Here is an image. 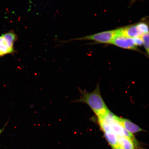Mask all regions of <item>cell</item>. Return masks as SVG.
Listing matches in <instances>:
<instances>
[{
	"instance_id": "1",
	"label": "cell",
	"mask_w": 149,
	"mask_h": 149,
	"mask_svg": "<svg viewBox=\"0 0 149 149\" xmlns=\"http://www.w3.org/2000/svg\"><path fill=\"white\" fill-rule=\"evenodd\" d=\"M79 90L81 96L73 102L86 104L97 117L103 116L110 111L102 96L99 83L92 92H87L80 88Z\"/></svg>"
},
{
	"instance_id": "3",
	"label": "cell",
	"mask_w": 149,
	"mask_h": 149,
	"mask_svg": "<svg viewBox=\"0 0 149 149\" xmlns=\"http://www.w3.org/2000/svg\"><path fill=\"white\" fill-rule=\"evenodd\" d=\"M111 44L124 49L141 52L135 45L133 38L123 36H117L113 39Z\"/></svg>"
},
{
	"instance_id": "7",
	"label": "cell",
	"mask_w": 149,
	"mask_h": 149,
	"mask_svg": "<svg viewBox=\"0 0 149 149\" xmlns=\"http://www.w3.org/2000/svg\"><path fill=\"white\" fill-rule=\"evenodd\" d=\"M14 52V49L9 47L3 35L0 36V56Z\"/></svg>"
},
{
	"instance_id": "4",
	"label": "cell",
	"mask_w": 149,
	"mask_h": 149,
	"mask_svg": "<svg viewBox=\"0 0 149 149\" xmlns=\"http://www.w3.org/2000/svg\"><path fill=\"white\" fill-rule=\"evenodd\" d=\"M117 119L121 125L130 133H137L143 131L139 127L127 119L121 118L117 116Z\"/></svg>"
},
{
	"instance_id": "2",
	"label": "cell",
	"mask_w": 149,
	"mask_h": 149,
	"mask_svg": "<svg viewBox=\"0 0 149 149\" xmlns=\"http://www.w3.org/2000/svg\"><path fill=\"white\" fill-rule=\"evenodd\" d=\"M122 28L103 31L81 38H74L67 42L72 40H91L99 44H111L115 37L121 36Z\"/></svg>"
},
{
	"instance_id": "11",
	"label": "cell",
	"mask_w": 149,
	"mask_h": 149,
	"mask_svg": "<svg viewBox=\"0 0 149 149\" xmlns=\"http://www.w3.org/2000/svg\"><path fill=\"white\" fill-rule=\"evenodd\" d=\"M141 37L143 41V45L149 57V33L143 35Z\"/></svg>"
},
{
	"instance_id": "9",
	"label": "cell",
	"mask_w": 149,
	"mask_h": 149,
	"mask_svg": "<svg viewBox=\"0 0 149 149\" xmlns=\"http://www.w3.org/2000/svg\"><path fill=\"white\" fill-rule=\"evenodd\" d=\"M105 136L108 142L112 148L118 146L117 142V135L112 131L105 133Z\"/></svg>"
},
{
	"instance_id": "6",
	"label": "cell",
	"mask_w": 149,
	"mask_h": 149,
	"mask_svg": "<svg viewBox=\"0 0 149 149\" xmlns=\"http://www.w3.org/2000/svg\"><path fill=\"white\" fill-rule=\"evenodd\" d=\"M118 144L123 149H135L133 141L129 138L124 136H117Z\"/></svg>"
},
{
	"instance_id": "12",
	"label": "cell",
	"mask_w": 149,
	"mask_h": 149,
	"mask_svg": "<svg viewBox=\"0 0 149 149\" xmlns=\"http://www.w3.org/2000/svg\"><path fill=\"white\" fill-rule=\"evenodd\" d=\"M133 39L135 45L137 47L143 45V41L141 37H135Z\"/></svg>"
},
{
	"instance_id": "10",
	"label": "cell",
	"mask_w": 149,
	"mask_h": 149,
	"mask_svg": "<svg viewBox=\"0 0 149 149\" xmlns=\"http://www.w3.org/2000/svg\"><path fill=\"white\" fill-rule=\"evenodd\" d=\"M136 25L142 35L149 33V24L148 22L141 21L136 24Z\"/></svg>"
},
{
	"instance_id": "5",
	"label": "cell",
	"mask_w": 149,
	"mask_h": 149,
	"mask_svg": "<svg viewBox=\"0 0 149 149\" xmlns=\"http://www.w3.org/2000/svg\"><path fill=\"white\" fill-rule=\"evenodd\" d=\"M130 38L141 37L142 35L138 29L136 24L127 26L122 27L121 35Z\"/></svg>"
},
{
	"instance_id": "15",
	"label": "cell",
	"mask_w": 149,
	"mask_h": 149,
	"mask_svg": "<svg viewBox=\"0 0 149 149\" xmlns=\"http://www.w3.org/2000/svg\"><path fill=\"white\" fill-rule=\"evenodd\" d=\"M136 0H131V3H134Z\"/></svg>"
},
{
	"instance_id": "8",
	"label": "cell",
	"mask_w": 149,
	"mask_h": 149,
	"mask_svg": "<svg viewBox=\"0 0 149 149\" xmlns=\"http://www.w3.org/2000/svg\"><path fill=\"white\" fill-rule=\"evenodd\" d=\"M2 35L9 47L14 49V43L17 39V36L15 33L11 31Z\"/></svg>"
},
{
	"instance_id": "14",
	"label": "cell",
	"mask_w": 149,
	"mask_h": 149,
	"mask_svg": "<svg viewBox=\"0 0 149 149\" xmlns=\"http://www.w3.org/2000/svg\"><path fill=\"white\" fill-rule=\"evenodd\" d=\"M5 126L4 127V128H3V129L0 130V135H1V133L3 131V130H4V128L5 127Z\"/></svg>"
},
{
	"instance_id": "13",
	"label": "cell",
	"mask_w": 149,
	"mask_h": 149,
	"mask_svg": "<svg viewBox=\"0 0 149 149\" xmlns=\"http://www.w3.org/2000/svg\"><path fill=\"white\" fill-rule=\"evenodd\" d=\"M113 149H123L122 148H121L119 145L118 146H117L116 147H115L114 148H113Z\"/></svg>"
}]
</instances>
